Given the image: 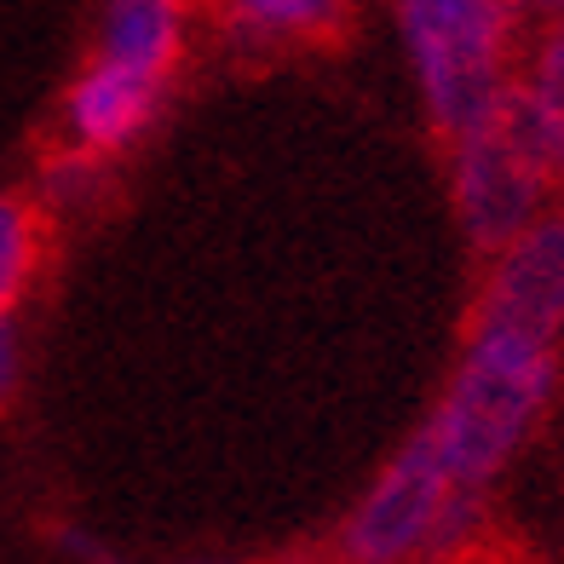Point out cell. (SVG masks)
Returning a JSON list of instances; mask_svg holds the SVG:
<instances>
[{
	"instance_id": "obj_1",
	"label": "cell",
	"mask_w": 564,
	"mask_h": 564,
	"mask_svg": "<svg viewBox=\"0 0 564 564\" xmlns=\"http://www.w3.org/2000/svg\"><path fill=\"white\" fill-rule=\"evenodd\" d=\"M558 346L542 328L501 323V317H473L467 351L449 375L438 409L415 432V444L467 501L484 496L519 444L535 432L542 409L558 380Z\"/></svg>"
},
{
	"instance_id": "obj_2",
	"label": "cell",
	"mask_w": 564,
	"mask_h": 564,
	"mask_svg": "<svg viewBox=\"0 0 564 564\" xmlns=\"http://www.w3.org/2000/svg\"><path fill=\"white\" fill-rule=\"evenodd\" d=\"M398 23L426 116L444 139L467 133L512 87L507 46L512 23H519V0H398Z\"/></svg>"
},
{
	"instance_id": "obj_3",
	"label": "cell",
	"mask_w": 564,
	"mask_h": 564,
	"mask_svg": "<svg viewBox=\"0 0 564 564\" xmlns=\"http://www.w3.org/2000/svg\"><path fill=\"white\" fill-rule=\"evenodd\" d=\"M455 208L467 225L473 248L501 253L524 225L542 219V191L553 185V173L535 150L524 110H519V87H507L490 110H484L467 133H455Z\"/></svg>"
},
{
	"instance_id": "obj_4",
	"label": "cell",
	"mask_w": 564,
	"mask_h": 564,
	"mask_svg": "<svg viewBox=\"0 0 564 564\" xmlns=\"http://www.w3.org/2000/svg\"><path fill=\"white\" fill-rule=\"evenodd\" d=\"M473 507L478 501L460 496L426 460V449L409 438L398 460H387V473L375 478V490L357 501L346 524V553L357 564H409L421 553L449 547L473 524Z\"/></svg>"
},
{
	"instance_id": "obj_5",
	"label": "cell",
	"mask_w": 564,
	"mask_h": 564,
	"mask_svg": "<svg viewBox=\"0 0 564 564\" xmlns=\"http://www.w3.org/2000/svg\"><path fill=\"white\" fill-rule=\"evenodd\" d=\"M473 317L524 323L564 340V214H542L496 253V271L484 282Z\"/></svg>"
},
{
	"instance_id": "obj_6",
	"label": "cell",
	"mask_w": 564,
	"mask_h": 564,
	"mask_svg": "<svg viewBox=\"0 0 564 564\" xmlns=\"http://www.w3.org/2000/svg\"><path fill=\"white\" fill-rule=\"evenodd\" d=\"M162 82L144 69H127L116 58H93L69 87V133L82 150H121L127 139H139V127L156 116Z\"/></svg>"
},
{
	"instance_id": "obj_7",
	"label": "cell",
	"mask_w": 564,
	"mask_h": 564,
	"mask_svg": "<svg viewBox=\"0 0 564 564\" xmlns=\"http://www.w3.org/2000/svg\"><path fill=\"white\" fill-rule=\"evenodd\" d=\"M178 46H185V0H105L98 58H116L162 82L178 58Z\"/></svg>"
},
{
	"instance_id": "obj_8",
	"label": "cell",
	"mask_w": 564,
	"mask_h": 564,
	"mask_svg": "<svg viewBox=\"0 0 564 564\" xmlns=\"http://www.w3.org/2000/svg\"><path fill=\"white\" fill-rule=\"evenodd\" d=\"M519 110H524V127L542 162L553 178H564V12L553 18L547 41L535 46V64L519 82Z\"/></svg>"
},
{
	"instance_id": "obj_9",
	"label": "cell",
	"mask_w": 564,
	"mask_h": 564,
	"mask_svg": "<svg viewBox=\"0 0 564 564\" xmlns=\"http://www.w3.org/2000/svg\"><path fill=\"white\" fill-rule=\"evenodd\" d=\"M35 248H41V230H35V214L30 202L18 196H0V317L18 305L23 282L35 271Z\"/></svg>"
},
{
	"instance_id": "obj_10",
	"label": "cell",
	"mask_w": 564,
	"mask_h": 564,
	"mask_svg": "<svg viewBox=\"0 0 564 564\" xmlns=\"http://www.w3.org/2000/svg\"><path fill=\"white\" fill-rule=\"evenodd\" d=\"M225 12L260 35H317L335 23L340 0H225Z\"/></svg>"
},
{
	"instance_id": "obj_11",
	"label": "cell",
	"mask_w": 564,
	"mask_h": 564,
	"mask_svg": "<svg viewBox=\"0 0 564 564\" xmlns=\"http://www.w3.org/2000/svg\"><path fill=\"white\" fill-rule=\"evenodd\" d=\"M12 387H18V328L12 317H0V403L12 398Z\"/></svg>"
},
{
	"instance_id": "obj_12",
	"label": "cell",
	"mask_w": 564,
	"mask_h": 564,
	"mask_svg": "<svg viewBox=\"0 0 564 564\" xmlns=\"http://www.w3.org/2000/svg\"><path fill=\"white\" fill-rule=\"evenodd\" d=\"M524 7H530V12H547V18H558V12H564V0H524Z\"/></svg>"
}]
</instances>
